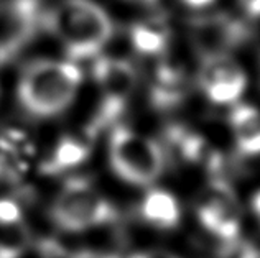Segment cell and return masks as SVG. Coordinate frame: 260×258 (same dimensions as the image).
<instances>
[{
  "mask_svg": "<svg viewBox=\"0 0 260 258\" xmlns=\"http://www.w3.org/2000/svg\"><path fill=\"white\" fill-rule=\"evenodd\" d=\"M249 36L247 23L229 13H206L189 20V40L201 59L231 56Z\"/></svg>",
  "mask_w": 260,
  "mask_h": 258,
  "instance_id": "cell-6",
  "label": "cell"
},
{
  "mask_svg": "<svg viewBox=\"0 0 260 258\" xmlns=\"http://www.w3.org/2000/svg\"><path fill=\"white\" fill-rule=\"evenodd\" d=\"M22 220V209L12 199H0V227H13Z\"/></svg>",
  "mask_w": 260,
  "mask_h": 258,
  "instance_id": "cell-14",
  "label": "cell"
},
{
  "mask_svg": "<svg viewBox=\"0 0 260 258\" xmlns=\"http://www.w3.org/2000/svg\"><path fill=\"white\" fill-rule=\"evenodd\" d=\"M198 86L209 102L216 105H234L247 89V74L231 56L203 58Z\"/></svg>",
  "mask_w": 260,
  "mask_h": 258,
  "instance_id": "cell-7",
  "label": "cell"
},
{
  "mask_svg": "<svg viewBox=\"0 0 260 258\" xmlns=\"http://www.w3.org/2000/svg\"><path fill=\"white\" fill-rule=\"evenodd\" d=\"M216 2V0H181V4H184L188 9H193V10H203V9H208Z\"/></svg>",
  "mask_w": 260,
  "mask_h": 258,
  "instance_id": "cell-18",
  "label": "cell"
},
{
  "mask_svg": "<svg viewBox=\"0 0 260 258\" xmlns=\"http://www.w3.org/2000/svg\"><path fill=\"white\" fill-rule=\"evenodd\" d=\"M229 127L239 153L242 156L260 155V110L257 107L234 104L229 114Z\"/></svg>",
  "mask_w": 260,
  "mask_h": 258,
  "instance_id": "cell-11",
  "label": "cell"
},
{
  "mask_svg": "<svg viewBox=\"0 0 260 258\" xmlns=\"http://www.w3.org/2000/svg\"><path fill=\"white\" fill-rule=\"evenodd\" d=\"M45 28L63 45L73 61L95 58L114 36V22L92 0H61L46 10Z\"/></svg>",
  "mask_w": 260,
  "mask_h": 258,
  "instance_id": "cell-1",
  "label": "cell"
},
{
  "mask_svg": "<svg viewBox=\"0 0 260 258\" xmlns=\"http://www.w3.org/2000/svg\"><path fill=\"white\" fill-rule=\"evenodd\" d=\"M92 74L101 92V102L89 127V135L117 122L137 86V71L127 59L99 58L94 63Z\"/></svg>",
  "mask_w": 260,
  "mask_h": 258,
  "instance_id": "cell-5",
  "label": "cell"
},
{
  "mask_svg": "<svg viewBox=\"0 0 260 258\" xmlns=\"http://www.w3.org/2000/svg\"><path fill=\"white\" fill-rule=\"evenodd\" d=\"M70 258H117V256L107 252H101V250H79V252H74Z\"/></svg>",
  "mask_w": 260,
  "mask_h": 258,
  "instance_id": "cell-17",
  "label": "cell"
},
{
  "mask_svg": "<svg viewBox=\"0 0 260 258\" xmlns=\"http://www.w3.org/2000/svg\"><path fill=\"white\" fill-rule=\"evenodd\" d=\"M128 258H181V256H178L175 252H172V250L156 247V248L140 250V252H135L134 255H130Z\"/></svg>",
  "mask_w": 260,
  "mask_h": 258,
  "instance_id": "cell-15",
  "label": "cell"
},
{
  "mask_svg": "<svg viewBox=\"0 0 260 258\" xmlns=\"http://www.w3.org/2000/svg\"><path fill=\"white\" fill-rule=\"evenodd\" d=\"M109 163L127 185L150 188L167 166V153L153 138L125 125H115L109 138Z\"/></svg>",
  "mask_w": 260,
  "mask_h": 258,
  "instance_id": "cell-3",
  "label": "cell"
},
{
  "mask_svg": "<svg viewBox=\"0 0 260 258\" xmlns=\"http://www.w3.org/2000/svg\"><path fill=\"white\" fill-rule=\"evenodd\" d=\"M117 215L114 204L86 179H71L51 206V219L64 232L83 234L112 222Z\"/></svg>",
  "mask_w": 260,
  "mask_h": 258,
  "instance_id": "cell-4",
  "label": "cell"
},
{
  "mask_svg": "<svg viewBox=\"0 0 260 258\" xmlns=\"http://www.w3.org/2000/svg\"><path fill=\"white\" fill-rule=\"evenodd\" d=\"M81 81L83 72L73 61H31L18 81V102L37 119L54 117L74 102Z\"/></svg>",
  "mask_w": 260,
  "mask_h": 258,
  "instance_id": "cell-2",
  "label": "cell"
},
{
  "mask_svg": "<svg viewBox=\"0 0 260 258\" xmlns=\"http://www.w3.org/2000/svg\"><path fill=\"white\" fill-rule=\"evenodd\" d=\"M198 220L211 235L222 242H236L241 232L242 215L234 193L222 181L213 182L196 207Z\"/></svg>",
  "mask_w": 260,
  "mask_h": 258,
  "instance_id": "cell-8",
  "label": "cell"
},
{
  "mask_svg": "<svg viewBox=\"0 0 260 258\" xmlns=\"http://www.w3.org/2000/svg\"><path fill=\"white\" fill-rule=\"evenodd\" d=\"M89 152H91V148H89L86 140L63 137L53 148L51 155L43 161L42 169L46 174H58L68 171V169L76 168L81 163H84L89 156Z\"/></svg>",
  "mask_w": 260,
  "mask_h": 258,
  "instance_id": "cell-13",
  "label": "cell"
},
{
  "mask_svg": "<svg viewBox=\"0 0 260 258\" xmlns=\"http://www.w3.org/2000/svg\"><path fill=\"white\" fill-rule=\"evenodd\" d=\"M128 38L137 53L143 56H161L172 42V30L165 18L155 15L135 22L130 26Z\"/></svg>",
  "mask_w": 260,
  "mask_h": 258,
  "instance_id": "cell-12",
  "label": "cell"
},
{
  "mask_svg": "<svg viewBox=\"0 0 260 258\" xmlns=\"http://www.w3.org/2000/svg\"><path fill=\"white\" fill-rule=\"evenodd\" d=\"M186 72L175 63L161 61L156 66L155 78L150 87V100L158 110H170L176 107L186 96Z\"/></svg>",
  "mask_w": 260,
  "mask_h": 258,
  "instance_id": "cell-10",
  "label": "cell"
},
{
  "mask_svg": "<svg viewBox=\"0 0 260 258\" xmlns=\"http://www.w3.org/2000/svg\"><path fill=\"white\" fill-rule=\"evenodd\" d=\"M127 2H134V4H139V5H155L158 0H127Z\"/></svg>",
  "mask_w": 260,
  "mask_h": 258,
  "instance_id": "cell-20",
  "label": "cell"
},
{
  "mask_svg": "<svg viewBox=\"0 0 260 258\" xmlns=\"http://www.w3.org/2000/svg\"><path fill=\"white\" fill-rule=\"evenodd\" d=\"M142 220L156 230H173L181 222V204L178 198L163 188H152L140 201Z\"/></svg>",
  "mask_w": 260,
  "mask_h": 258,
  "instance_id": "cell-9",
  "label": "cell"
},
{
  "mask_svg": "<svg viewBox=\"0 0 260 258\" xmlns=\"http://www.w3.org/2000/svg\"><path fill=\"white\" fill-rule=\"evenodd\" d=\"M252 212L257 217V220L260 224V189L254 194V198H252Z\"/></svg>",
  "mask_w": 260,
  "mask_h": 258,
  "instance_id": "cell-19",
  "label": "cell"
},
{
  "mask_svg": "<svg viewBox=\"0 0 260 258\" xmlns=\"http://www.w3.org/2000/svg\"><path fill=\"white\" fill-rule=\"evenodd\" d=\"M239 5L249 18H260V0H239Z\"/></svg>",
  "mask_w": 260,
  "mask_h": 258,
  "instance_id": "cell-16",
  "label": "cell"
}]
</instances>
